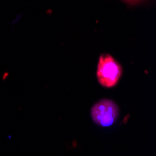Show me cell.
I'll return each mask as SVG.
<instances>
[{"instance_id":"cell-1","label":"cell","mask_w":156,"mask_h":156,"mask_svg":"<svg viewBox=\"0 0 156 156\" xmlns=\"http://www.w3.org/2000/svg\"><path fill=\"white\" fill-rule=\"evenodd\" d=\"M96 75L102 86L113 87L122 76V67L110 55L103 54L99 58Z\"/></svg>"},{"instance_id":"cell-2","label":"cell","mask_w":156,"mask_h":156,"mask_svg":"<svg viewBox=\"0 0 156 156\" xmlns=\"http://www.w3.org/2000/svg\"><path fill=\"white\" fill-rule=\"evenodd\" d=\"M119 115L117 105L108 99L98 101L92 108V118L94 122L101 126H110L114 123Z\"/></svg>"},{"instance_id":"cell-3","label":"cell","mask_w":156,"mask_h":156,"mask_svg":"<svg viewBox=\"0 0 156 156\" xmlns=\"http://www.w3.org/2000/svg\"><path fill=\"white\" fill-rule=\"evenodd\" d=\"M132 1H134V0H132Z\"/></svg>"}]
</instances>
